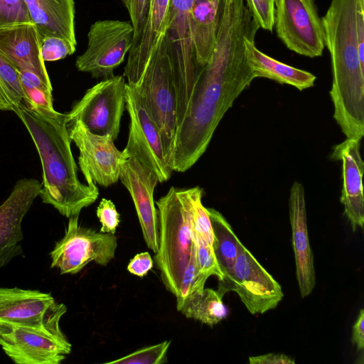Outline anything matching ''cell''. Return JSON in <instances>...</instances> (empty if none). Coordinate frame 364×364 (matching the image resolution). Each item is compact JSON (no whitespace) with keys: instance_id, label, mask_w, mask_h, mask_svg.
Wrapping results in <instances>:
<instances>
[{"instance_id":"836d02e7","label":"cell","mask_w":364,"mask_h":364,"mask_svg":"<svg viewBox=\"0 0 364 364\" xmlns=\"http://www.w3.org/2000/svg\"><path fill=\"white\" fill-rule=\"evenodd\" d=\"M76 46L65 38L46 37L42 40L41 45L42 58L44 62L63 59L75 53Z\"/></svg>"},{"instance_id":"d590c367","label":"cell","mask_w":364,"mask_h":364,"mask_svg":"<svg viewBox=\"0 0 364 364\" xmlns=\"http://www.w3.org/2000/svg\"><path fill=\"white\" fill-rule=\"evenodd\" d=\"M97 217L102 226L100 232L114 234L120 222V217L113 202L102 198L97 208Z\"/></svg>"},{"instance_id":"52a82bcc","label":"cell","mask_w":364,"mask_h":364,"mask_svg":"<svg viewBox=\"0 0 364 364\" xmlns=\"http://www.w3.org/2000/svg\"><path fill=\"white\" fill-rule=\"evenodd\" d=\"M117 237L86 228L79 223V215L69 218L64 236L50 252L51 268L60 274H76L94 262L107 266L115 257Z\"/></svg>"},{"instance_id":"6da1fadb","label":"cell","mask_w":364,"mask_h":364,"mask_svg":"<svg viewBox=\"0 0 364 364\" xmlns=\"http://www.w3.org/2000/svg\"><path fill=\"white\" fill-rule=\"evenodd\" d=\"M15 113L28 131L37 149L43 169L39 196L66 218L79 215L96 201L99 190L95 183L84 184L71 150L67 114L31 109L23 103Z\"/></svg>"},{"instance_id":"603a6c76","label":"cell","mask_w":364,"mask_h":364,"mask_svg":"<svg viewBox=\"0 0 364 364\" xmlns=\"http://www.w3.org/2000/svg\"><path fill=\"white\" fill-rule=\"evenodd\" d=\"M246 55L256 77H265L303 90L314 85L316 76L304 70L278 61L255 46V36L245 40Z\"/></svg>"},{"instance_id":"5bb4252c","label":"cell","mask_w":364,"mask_h":364,"mask_svg":"<svg viewBox=\"0 0 364 364\" xmlns=\"http://www.w3.org/2000/svg\"><path fill=\"white\" fill-rule=\"evenodd\" d=\"M66 306L38 290L0 287V322L40 326L60 319Z\"/></svg>"},{"instance_id":"7c38bea8","label":"cell","mask_w":364,"mask_h":364,"mask_svg":"<svg viewBox=\"0 0 364 364\" xmlns=\"http://www.w3.org/2000/svg\"><path fill=\"white\" fill-rule=\"evenodd\" d=\"M134 30L128 21L100 20L95 21L87 33L85 51L77 56L75 66L94 78H108L124 61L133 42Z\"/></svg>"},{"instance_id":"b9f144b4","label":"cell","mask_w":364,"mask_h":364,"mask_svg":"<svg viewBox=\"0 0 364 364\" xmlns=\"http://www.w3.org/2000/svg\"><path fill=\"white\" fill-rule=\"evenodd\" d=\"M361 1H362L363 3H364V0H361Z\"/></svg>"},{"instance_id":"8992f818","label":"cell","mask_w":364,"mask_h":364,"mask_svg":"<svg viewBox=\"0 0 364 364\" xmlns=\"http://www.w3.org/2000/svg\"><path fill=\"white\" fill-rule=\"evenodd\" d=\"M60 320L40 326L0 322V346L17 364H59L72 348Z\"/></svg>"},{"instance_id":"ba28073f","label":"cell","mask_w":364,"mask_h":364,"mask_svg":"<svg viewBox=\"0 0 364 364\" xmlns=\"http://www.w3.org/2000/svg\"><path fill=\"white\" fill-rule=\"evenodd\" d=\"M217 291L222 296L235 291L253 315L275 309L284 297L280 284L244 245L231 272L218 280Z\"/></svg>"},{"instance_id":"ffe728a7","label":"cell","mask_w":364,"mask_h":364,"mask_svg":"<svg viewBox=\"0 0 364 364\" xmlns=\"http://www.w3.org/2000/svg\"><path fill=\"white\" fill-rule=\"evenodd\" d=\"M41 188V183L36 179H20L0 205V250L16 245L23 239V219L39 196Z\"/></svg>"},{"instance_id":"277c9868","label":"cell","mask_w":364,"mask_h":364,"mask_svg":"<svg viewBox=\"0 0 364 364\" xmlns=\"http://www.w3.org/2000/svg\"><path fill=\"white\" fill-rule=\"evenodd\" d=\"M132 85L159 128L169 166L176 130V94L166 35L149 58L139 80Z\"/></svg>"},{"instance_id":"d4e9b609","label":"cell","mask_w":364,"mask_h":364,"mask_svg":"<svg viewBox=\"0 0 364 364\" xmlns=\"http://www.w3.org/2000/svg\"><path fill=\"white\" fill-rule=\"evenodd\" d=\"M186 318L213 326L225 319L229 311L218 291L205 289L191 295L179 310Z\"/></svg>"},{"instance_id":"9c48e42d","label":"cell","mask_w":364,"mask_h":364,"mask_svg":"<svg viewBox=\"0 0 364 364\" xmlns=\"http://www.w3.org/2000/svg\"><path fill=\"white\" fill-rule=\"evenodd\" d=\"M274 28L290 50L311 58L322 55L325 34L315 0H275Z\"/></svg>"},{"instance_id":"4316f807","label":"cell","mask_w":364,"mask_h":364,"mask_svg":"<svg viewBox=\"0 0 364 364\" xmlns=\"http://www.w3.org/2000/svg\"><path fill=\"white\" fill-rule=\"evenodd\" d=\"M18 73L24 93L23 103L31 109H53L52 85L46 84L33 73L21 71Z\"/></svg>"},{"instance_id":"4dcf8cb0","label":"cell","mask_w":364,"mask_h":364,"mask_svg":"<svg viewBox=\"0 0 364 364\" xmlns=\"http://www.w3.org/2000/svg\"><path fill=\"white\" fill-rule=\"evenodd\" d=\"M203 190L199 186L193 188V223L194 230L212 245L213 232L207 208L202 203Z\"/></svg>"},{"instance_id":"2e32d148","label":"cell","mask_w":364,"mask_h":364,"mask_svg":"<svg viewBox=\"0 0 364 364\" xmlns=\"http://www.w3.org/2000/svg\"><path fill=\"white\" fill-rule=\"evenodd\" d=\"M360 140L346 139L333 149L331 158L342 161L343 186L340 198L344 207V214L355 231L363 228L364 196L363 175L364 163L360 147Z\"/></svg>"},{"instance_id":"f546056e","label":"cell","mask_w":364,"mask_h":364,"mask_svg":"<svg viewBox=\"0 0 364 364\" xmlns=\"http://www.w3.org/2000/svg\"><path fill=\"white\" fill-rule=\"evenodd\" d=\"M193 245L198 271L208 278L215 276L220 280L222 272L215 257L212 245L205 242L193 228Z\"/></svg>"},{"instance_id":"d6986e66","label":"cell","mask_w":364,"mask_h":364,"mask_svg":"<svg viewBox=\"0 0 364 364\" xmlns=\"http://www.w3.org/2000/svg\"><path fill=\"white\" fill-rule=\"evenodd\" d=\"M169 0H151L149 12L139 36L132 42L123 76L135 84L166 33Z\"/></svg>"},{"instance_id":"7402d4cb","label":"cell","mask_w":364,"mask_h":364,"mask_svg":"<svg viewBox=\"0 0 364 364\" xmlns=\"http://www.w3.org/2000/svg\"><path fill=\"white\" fill-rule=\"evenodd\" d=\"M224 3L225 0H193L191 32L196 62L201 69L211 56Z\"/></svg>"},{"instance_id":"3957f363","label":"cell","mask_w":364,"mask_h":364,"mask_svg":"<svg viewBox=\"0 0 364 364\" xmlns=\"http://www.w3.org/2000/svg\"><path fill=\"white\" fill-rule=\"evenodd\" d=\"M156 204L159 247L154 262L166 290L176 296L193 245V188L172 186Z\"/></svg>"},{"instance_id":"60d3db41","label":"cell","mask_w":364,"mask_h":364,"mask_svg":"<svg viewBox=\"0 0 364 364\" xmlns=\"http://www.w3.org/2000/svg\"><path fill=\"white\" fill-rule=\"evenodd\" d=\"M22 247L19 244L9 246L0 250V269L7 264L14 257L22 253Z\"/></svg>"},{"instance_id":"9a60e30c","label":"cell","mask_w":364,"mask_h":364,"mask_svg":"<svg viewBox=\"0 0 364 364\" xmlns=\"http://www.w3.org/2000/svg\"><path fill=\"white\" fill-rule=\"evenodd\" d=\"M119 180L133 200L144 241L156 253L159 247V229L154 193L158 178L139 161L129 158L122 166Z\"/></svg>"},{"instance_id":"484cf974","label":"cell","mask_w":364,"mask_h":364,"mask_svg":"<svg viewBox=\"0 0 364 364\" xmlns=\"http://www.w3.org/2000/svg\"><path fill=\"white\" fill-rule=\"evenodd\" d=\"M23 100L18 72L0 55V110L15 112Z\"/></svg>"},{"instance_id":"e0dca14e","label":"cell","mask_w":364,"mask_h":364,"mask_svg":"<svg viewBox=\"0 0 364 364\" xmlns=\"http://www.w3.org/2000/svg\"><path fill=\"white\" fill-rule=\"evenodd\" d=\"M289 213L296 279L300 294L304 298L315 287L316 274L314 255L309 238L304 189L299 181H294L290 189Z\"/></svg>"},{"instance_id":"5b68a950","label":"cell","mask_w":364,"mask_h":364,"mask_svg":"<svg viewBox=\"0 0 364 364\" xmlns=\"http://www.w3.org/2000/svg\"><path fill=\"white\" fill-rule=\"evenodd\" d=\"M193 0H169L166 37L176 94V127L181 122L202 70L196 62L191 32Z\"/></svg>"},{"instance_id":"f1b7e54d","label":"cell","mask_w":364,"mask_h":364,"mask_svg":"<svg viewBox=\"0 0 364 364\" xmlns=\"http://www.w3.org/2000/svg\"><path fill=\"white\" fill-rule=\"evenodd\" d=\"M171 344L170 341L144 347L119 359L106 362L112 364H163L168 362L167 353Z\"/></svg>"},{"instance_id":"8fae6325","label":"cell","mask_w":364,"mask_h":364,"mask_svg":"<svg viewBox=\"0 0 364 364\" xmlns=\"http://www.w3.org/2000/svg\"><path fill=\"white\" fill-rule=\"evenodd\" d=\"M125 108L129 115V136L124 149L129 158L151 171L159 182L168 181L173 171L165 158L161 134L134 85L127 83Z\"/></svg>"},{"instance_id":"cb8c5ba5","label":"cell","mask_w":364,"mask_h":364,"mask_svg":"<svg viewBox=\"0 0 364 364\" xmlns=\"http://www.w3.org/2000/svg\"><path fill=\"white\" fill-rule=\"evenodd\" d=\"M207 211L213 232L212 247L223 274L222 279L231 272L243 245L220 213L213 208H207Z\"/></svg>"},{"instance_id":"ac0fdd59","label":"cell","mask_w":364,"mask_h":364,"mask_svg":"<svg viewBox=\"0 0 364 364\" xmlns=\"http://www.w3.org/2000/svg\"><path fill=\"white\" fill-rule=\"evenodd\" d=\"M41 40L33 23L0 28V55L18 72L28 71L51 85L41 56Z\"/></svg>"},{"instance_id":"8d00e7d4","label":"cell","mask_w":364,"mask_h":364,"mask_svg":"<svg viewBox=\"0 0 364 364\" xmlns=\"http://www.w3.org/2000/svg\"><path fill=\"white\" fill-rule=\"evenodd\" d=\"M154 260L148 252L136 254L127 265V270L132 274L144 277L152 269Z\"/></svg>"},{"instance_id":"74e56055","label":"cell","mask_w":364,"mask_h":364,"mask_svg":"<svg viewBox=\"0 0 364 364\" xmlns=\"http://www.w3.org/2000/svg\"><path fill=\"white\" fill-rule=\"evenodd\" d=\"M251 364H294L295 360L282 353H267L264 355L249 357Z\"/></svg>"},{"instance_id":"7a4b0ae2","label":"cell","mask_w":364,"mask_h":364,"mask_svg":"<svg viewBox=\"0 0 364 364\" xmlns=\"http://www.w3.org/2000/svg\"><path fill=\"white\" fill-rule=\"evenodd\" d=\"M361 0H331L322 18L331 60L330 96L333 118L347 139L364 136V69L357 39V10Z\"/></svg>"},{"instance_id":"f35d334b","label":"cell","mask_w":364,"mask_h":364,"mask_svg":"<svg viewBox=\"0 0 364 364\" xmlns=\"http://www.w3.org/2000/svg\"><path fill=\"white\" fill-rule=\"evenodd\" d=\"M351 342L358 351L364 348V310H360L358 318L352 328Z\"/></svg>"},{"instance_id":"1f68e13d","label":"cell","mask_w":364,"mask_h":364,"mask_svg":"<svg viewBox=\"0 0 364 364\" xmlns=\"http://www.w3.org/2000/svg\"><path fill=\"white\" fill-rule=\"evenodd\" d=\"M33 23L23 0H0V28Z\"/></svg>"},{"instance_id":"44dd1931","label":"cell","mask_w":364,"mask_h":364,"mask_svg":"<svg viewBox=\"0 0 364 364\" xmlns=\"http://www.w3.org/2000/svg\"><path fill=\"white\" fill-rule=\"evenodd\" d=\"M40 38L67 39L77 45L74 0H23Z\"/></svg>"},{"instance_id":"ab89813d","label":"cell","mask_w":364,"mask_h":364,"mask_svg":"<svg viewBox=\"0 0 364 364\" xmlns=\"http://www.w3.org/2000/svg\"><path fill=\"white\" fill-rule=\"evenodd\" d=\"M357 39L361 67L364 69V6L359 4L357 10Z\"/></svg>"},{"instance_id":"4fadbf2b","label":"cell","mask_w":364,"mask_h":364,"mask_svg":"<svg viewBox=\"0 0 364 364\" xmlns=\"http://www.w3.org/2000/svg\"><path fill=\"white\" fill-rule=\"evenodd\" d=\"M71 141L77 147L78 164L87 184L108 187L119 180L122 166L128 156L114 145L109 134L90 132L81 122H67Z\"/></svg>"},{"instance_id":"d6a6232c","label":"cell","mask_w":364,"mask_h":364,"mask_svg":"<svg viewBox=\"0 0 364 364\" xmlns=\"http://www.w3.org/2000/svg\"><path fill=\"white\" fill-rule=\"evenodd\" d=\"M259 28L272 32L274 23L275 0H244Z\"/></svg>"},{"instance_id":"83f0119b","label":"cell","mask_w":364,"mask_h":364,"mask_svg":"<svg viewBox=\"0 0 364 364\" xmlns=\"http://www.w3.org/2000/svg\"><path fill=\"white\" fill-rule=\"evenodd\" d=\"M207 279L208 277L200 274L198 271L196 260L194 245H193L191 258L182 277L176 296V308L178 311L191 295L204 289Z\"/></svg>"},{"instance_id":"30bf717a","label":"cell","mask_w":364,"mask_h":364,"mask_svg":"<svg viewBox=\"0 0 364 364\" xmlns=\"http://www.w3.org/2000/svg\"><path fill=\"white\" fill-rule=\"evenodd\" d=\"M127 82L123 75L103 79L89 88L67 114V122L78 120L90 132L118 137L126 109Z\"/></svg>"},{"instance_id":"e575fe53","label":"cell","mask_w":364,"mask_h":364,"mask_svg":"<svg viewBox=\"0 0 364 364\" xmlns=\"http://www.w3.org/2000/svg\"><path fill=\"white\" fill-rule=\"evenodd\" d=\"M127 8L133 27V41L141 34L151 0H122Z\"/></svg>"}]
</instances>
